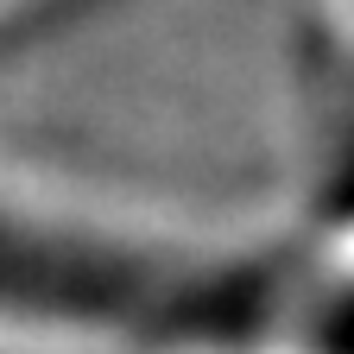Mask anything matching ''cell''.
<instances>
[{
  "label": "cell",
  "mask_w": 354,
  "mask_h": 354,
  "mask_svg": "<svg viewBox=\"0 0 354 354\" xmlns=\"http://www.w3.org/2000/svg\"><path fill=\"white\" fill-rule=\"evenodd\" d=\"M342 38L329 57V127H323V203L354 228V0L342 7Z\"/></svg>",
  "instance_id": "cell-1"
}]
</instances>
